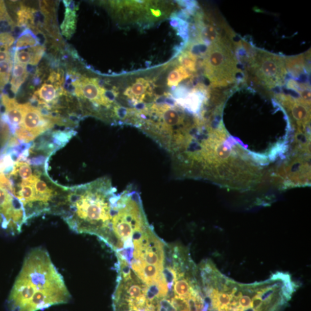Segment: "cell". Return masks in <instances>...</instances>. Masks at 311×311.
<instances>
[{"mask_svg": "<svg viewBox=\"0 0 311 311\" xmlns=\"http://www.w3.org/2000/svg\"><path fill=\"white\" fill-rule=\"evenodd\" d=\"M179 270L175 269L173 267H166L163 270L162 274L164 280L168 285L169 291H172L174 284L178 278Z\"/></svg>", "mask_w": 311, "mask_h": 311, "instance_id": "cell-16", "label": "cell"}, {"mask_svg": "<svg viewBox=\"0 0 311 311\" xmlns=\"http://www.w3.org/2000/svg\"><path fill=\"white\" fill-rule=\"evenodd\" d=\"M204 64L205 74L213 87L227 86L235 82L240 71L228 40L211 45Z\"/></svg>", "mask_w": 311, "mask_h": 311, "instance_id": "cell-3", "label": "cell"}, {"mask_svg": "<svg viewBox=\"0 0 311 311\" xmlns=\"http://www.w3.org/2000/svg\"><path fill=\"white\" fill-rule=\"evenodd\" d=\"M66 4L65 17L61 25L63 35L70 38L75 33L76 23V12L74 10V4L71 8V3H65Z\"/></svg>", "mask_w": 311, "mask_h": 311, "instance_id": "cell-10", "label": "cell"}, {"mask_svg": "<svg viewBox=\"0 0 311 311\" xmlns=\"http://www.w3.org/2000/svg\"><path fill=\"white\" fill-rule=\"evenodd\" d=\"M171 304L177 311H188L187 302L186 299L174 296L171 300Z\"/></svg>", "mask_w": 311, "mask_h": 311, "instance_id": "cell-19", "label": "cell"}, {"mask_svg": "<svg viewBox=\"0 0 311 311\" xmlns=\"http://www.w3.org/2000/svg\"><path fill=\"white\" fill-rule=\"evenodd\" d=\"M11 74L0 75V92H2L4 87L10 80Z\"/></svg>", "mask_w": 311, "mask_h": 311, "instance_id": "cell-24", "label": "cell"}, {"mask_svg": "<svg viewBox=\"0 0 311 311\" xmlns=\"http://www.w3.org/2000/svg\"><path fill=\"white\" fill-rule=\"evenodd\" d=\"M12 66V61L0 62V75L11 74Z\"/></svg>", "mask_w": 311, "mask_h": 311, "instance_id": "cell-23", "label": "cell"}, {"mask_svg": "<svg viewBox=\"0 0 311 311\" xmlns=\"http://www.w3.org/2000/svg\"><path fill=\"white\" fill-rule=\"evenodd\" d=\"M119 270L121 276L123 278L125 282L132 280V274L131 268L129 267L128 262L126 260L119 258Z\"/></svg>", "mask_w": 311, "mask_h": 311, "instance_id": "cell-18", "label": "cell"}, {"mask_svg": "<svg viewBox=\"0 0 311 311\" xmlns=\"http://www.w3.org/2000/svg\"><path fill=\"white\" fill-rule=\"evenodd\" d=\"M116 192L107 177L66 188L56 215L61 216L76 233L96 235L105 243L111 235Z\"/></svg>", "mask_w": 311, "mask_h": 311, "instance_id": "cell-2", "label": "cell"}, {"mask_svg": "<svg viewBox=\"0 0 311 311\" xmlns=\"http://www.w3.org/2000/svg\"><path fill=\"white\" fill-rule=\"evenodd\" d=\"M276 100L285 108L291 118L294 119L299 128L305 127L310 119V106L299 99H296L288 94H278Z\"/></svg>", "mask_w": 311, "mask_h": 311, "instance_id": "cell-6", "label": "cell"}, {"mask_svg": "<svg viewBox=\"0 0 311 311\" xmlns=\"http://www.w3.org/2000/svg\"><path fill=\"white\" fill-rule=\"evenodd\" d=\"M28 76L29 74H26V75L19 78H12L11 82V90L13 93L15 94L17 93L21 87V85L23 84L26 79H28Z\"/></svg>", "mask_w": 311, "mask_h": 311, "instance_id": "cell-21", "label": "cell"}, {"mask_svg": "<svg viewBox=\"0 0 311 311\" xmlns=\"http://www.w3.org/2000/svg\"><path fill=\"white\" fill-rule=\"evenodd\" d=\"M309 53L284 58L286 70L294 78L299 79L301 76L309 73Z\"/></svg>", "mask_w": 311, "mask_h": 311, "instance_id": "cell-8", "label": "cell"}, {"mask_svg": "<svg viewBox=\"0 0 311 311\" xmlns=\"http://www.w3.org/2000/svg\"><path fill=\"white\" fill-rule=\"evenodd\" d=\"M148 85L149 84L145 80H138L132 85V87L129 88L128 91H126V94L129 98L132 99V100L136 102V104H139L146 96Z\"/></svg>", "mask_w": 311, "mask_h": 311, "instance_id": "cell-11", "label": "cell"}, {"mask_svg": "<svg viewBox=\"0 0 311 311\" xmlns=\"http://www.w3.org/2000/svg\"><path fill=\"white\" fill-rule=\"evenodd\" d=\"M47 82L55 84V87L59 91L61 89L64 88V71L61 69H58L57 70H53L50 74Z\"/></svg>", "mask_w": 311, "mask_h": 311, "instance_id": "cell-17", "label": "cell"}, {"mask_svg": "<svg viewBox=\"0 0 311 311\" xmlns=\"http://www.w3.org/2000/svg\"><path fill=\"white\" fill-rule=\"evenodd\" d=\"M249 64L257 79L268 88L281 86L285 82L287 70L282 57L258 49Z\"/></svg>", "mask_w": 311, "mask_h": 311, "instance_id": "cell-4", "label": "cell"}, {"mask_svg": "<svg viewBox=\"0 0 311 311\" xmlns=\"http://www.w3.org/2000/svg\"><path fill=\"white\" fill-rule=\"evenodd\" d=\"M81 89L80 98L87 99L96 107L101 106V93L103 88L99 85L96 79L81 78L79 80Z\"/></svg>", "mask_w": 311, "mask_h": 311, "instance_id": "cell-7", "label": "cell"}, {"mask_svg": "<svg viewBox=\"0 0 311 311\" xmlns=\"http://www.w3.org/2000/svg\"><path fill=\"white\" fill-rule=\"evenodd\" d=\"M25 50H16L14 53V62L22 65H31L33 60V55L29 48Z\"/></svg>", "mask_w": 311, "mask_h": 311, "instance_id": "cell-14", "label": "cell"}, {"mask_svg": "<svg viewBox=\"0 0 311 311\" xmlns=\"http://www.w3.org/2000/svg\"><path fill=\"white\" fill-rule=\"evenodd\" d=\"M28 74H29V72L27 71V67L26 65L15 63L14 66H13V67L12 78H21V77Z\"/></svg>", "mask_w": 311, "mask_h": 311, "instance_id": "cell-22", "label": "cell"}, {"mask_svg": "<svg viewBox=\"0 0 311 311\" xmlns=\"http://www.w3.org/2000/svg\"><path fill=\"white\" fill-rule=\"evenodd\" d=\"M34 96L40 101L46 103L53 110L58 105V97H60L58 90L52 84L44 83L35 91Z\"/></svg>", "mask_w": 311, "mask_h": 311, "instance_id": "cell-9", "label": "cell"}, {"mask_svg": "<svg viewBox=\"0 0 311 311\" xmlns=\"http://www.w3.org/2000/svg\"><path fill=\"white\" fill-rule=\"evenodd\" d=\"M190 76V74L183 66H179L171 71L168 77V85L169 86H177L182 80L186 79Z\"/></svg>", "mask_w": 311, "mask_h": 311, "instance_id": "cell-13", "label": "cell"}, {"mask_svg": "<svg viewBox=\"0 0 311 311\" xmlns=\"http://www.w3.org/2000/svg\"><path fill=\"white\" fill-rule=\"evenodd\" d=\"M71 298L64 278L46 250L27 255L7 301L9 311H37L66 304Z\"/></svg>", "mask_w": 311, "mask_h": 311, "instance_id": "cell-1", "label": "cell"}, {"mask_svg": "<svg viewBox=\"0 0 311 311\" xmlns=\"http://www.w3.org/2000/svg\"><path fill=\"white\" fill-rule=\"evenodd\" d=\"M209 131H210V132L211 131V130H209ZM211 132H212V131H211ZM218 132H222V133H224V135H225V133H224V129H221V130L220 129L219 130H218ZM201 134H202V133H199V134H198L197 135V136H196V137L195 138H194V139H193V140H194V139H196V138H197V137L198 136H199V135H200Z\"/></svg>", "mask_w": 311, "mask_h": 311, "instance_id": "cell-26", "label": "cell"}, {"mask_svg": "<svg viewBox=\"0 0 311 311\" xmlns=\"http://www.w3.org/2000/svg\"><path fill=\"white\" fill-rule=\"evenodd\" d=\"M7 8L5 3L3 1H0V11L6 10Z\"/></svg>", "mask_w": 311, "mask_h": 311, "instance_id": "cell-25", "label": "cell"}, {"mask_svg": "<svg viewBox=\"0 0 311 311\" xmlns=\"http://www.w3.org/2000/svg\"><path fill=\"white\" fill-rule=\"evenodd\" d=\"M179 61L184 68L190 71H196L197 57L186 51L179 57Z\"/></svg>", "mask_w": 311, "mask_h": 311, "instance_id": "cell-15", "label": "cell"}, {"mask_svg": "<svg viewBox=\"0 0 311 311\" xmlns=\"http://www.w3.org/2000/svg\"><path fill=\"white\" fill-rule=\"evenodd\" d=\"M39 43V39L36 37L33 31L25 30L17 39L16 50H22L37 46Z\"/></svg>", "mask_w": 311, "mask_h": 311, "instance_id": "cell-12", "label": "cell"}, {"mask_svg": "<svg viewBox=\"0 0 311 311\" xmlns=\"http://www.w3.org/2000/svg\"><path fill=\"white\" fill-rule=\"evenodd\" d=\"M23 118L17 128L24 129L28 133L31 141L52 129L55 126L52 122L30 103L22 104Z\"/></svg>", "mask_w": 311, "mask_h": 311, "instance_id": "cell-5", "label": "cell"}, {"mask_svg": "<svg viewBox=\"0 0 311 311\" xmlns=\"http://www.w3.org/2000/svg\"><path fill=\"white\" fill-rule=\"evenodd\" d=\"M156 308L157 311H177L170 300L165 297L157 302Z\"/></svg>", "mask_w": 311, "mask_h": 311, "instance_id": "cell-20", "label": "cell"}]
</instances>
